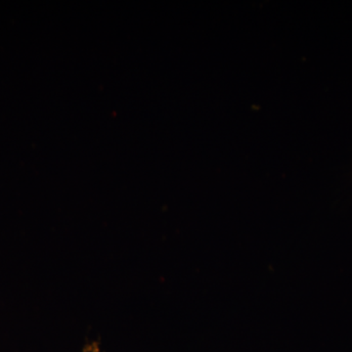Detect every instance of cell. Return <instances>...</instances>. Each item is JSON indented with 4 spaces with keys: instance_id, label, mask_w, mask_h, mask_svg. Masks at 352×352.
Wrapping results in <instances>:
<instances>
[]
</instances>
